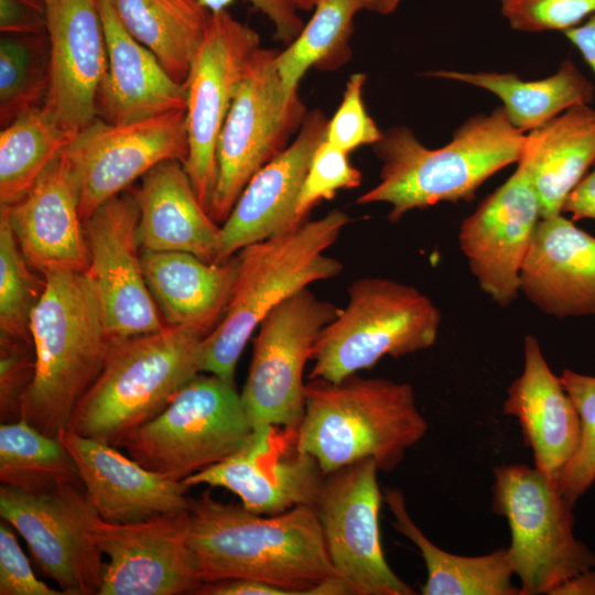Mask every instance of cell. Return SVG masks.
I'll use <instances>...</instances> for the list:
<instances>
[{"instance_id":"6da1fadb","label":"cell","mask_w":595,"mask_h":595,"mask_svg":"<svg viewBox=\"0 0 595 595\" xmlns=\"http://www.w3.org/2000/svg\"><path fill=\"white\" fill-rule=\"evenodd\" d=\"M187 540L203 583L248 578L294 595H348L314 506L264 516L205 491L191 498Z\"/></svg>"},{"instance_id":"7a4b0ae2","label":"cell","mask_w":595,"mask_h":595,"mask_svg":"<svg viewBox=\"0 0 595 595\" xmlns=\"http://www.w3.org/2000/svg\"><path fill=\"white\" fill-rule=\"evenodd\" d=\"M524 143L502 107L468 118L437 149L426 148L408 127H392L372 145L381 161L379 182L357 203L389 204L388 218L396 223L416 208L469 202L486 180L519 162Z\"/></svg>"},{"instance_id":"3957f363","label":"cell","mask_w":595,"mask_h":595,"mask_svg":"<svg viewBox=\"0 0 595 595\" xmlns=\"http://www.w3.org/2000/svg\"><path fill=\"white\" fill-rule=\"evenodd\" d=\"M43 277L44 291L30 322L35 374L22 401L21 419L57 436L68 428L115 342L86 271L51 270Z\"/></svg>"},{"instance_id":"277c9868","label":"cell","mask_w":595,"mask_h":595,"mask_svg":"<svg viewBox=\"0 0 595 595\" xmlns=\"http://www.w3.org/2000/svg\"><path fill=\"white\" fill-rule=\"evenodd\" d=\"M298 447L312 455L325 475L363 459L393 470L420 442L429 423L410 383L349 376L333 382L310 379Z\"/></svg>"},{"instance_id":"5b68a950","label":"cell","mask_w":595,"mask_h":595,"mask_svg":"<svg viewBox=\"0 0 595 595\" xmlns=\"http://www.w3.org/2000/svg\"><path fill=\"white\" fill-rule=\"evenodd\" d=\"M350 217L334 209L237 252L238 272L224 315L204 340L203 371L235 383L239 357L262 320L311 283L338 275L339 260L325 255Z\"/></svg>"},{"instance_id":"8992f818","label":"cell","mask_w":595,"mask_h":595,"mask_svg":"<svg viewBox=\"0 0 595 595\" xmlns=\"http://www.w3.org/2000/svg\"><path fill=\"white\" fill-rule=\"evenodd\" d=\"M206 337L192 327L166 325L113 343L100 375L76 404L68 429L119 447L203 371Z\"/></svg>"},{"instance_id":"52a82bcc","label":"cell","mask_w":595,"mask_h":595,"mask_svg":"<svg viewBox=\"0 0 595 595\" xmlns=\"http://www.w3.org/2000/svg\"><path fill=\"white\" fill-rule=\"evenodd\" d=\"M441 326L433 301L414 286L380 277L355 280L348 301L316 338L309 379L337 382L371 369L382 357L431 347Z\"/></svg>"},{"instance_id":"ba28073f","label":"cell","mask_w":595,"mask_h":595,"mask_svg":"<svg viewBox=\"0 0 595 595\" xmlns=\"http://www.w3.org/2000/svg\"><path fill=\"white\" fill-rule=\"evenodd\" d=\"M252 431L235 383L197 375L119 447L143 467L183 482L239 451Z\"/></svg>"},{"instance_id":"9c48e42d","label":"cell","mask_w":595,"mask_h":595,"mask_svg":"<svg viewBox=\"0 0 595 595\" xmlns=\"http://www.w3.org/2000/svg\"><path fill=\"white\" fill-rule=\"evenodd\" d=\"M573 507L536 467L494 469L491 508L508 522V555L521 595H549L566 578L595 569V553L574 533Z\"/></svg>"},{"instance_id":"30bf717a","label":"cell","mask_w":595,"mask_h":595,"mask_svg":"<svg viewBox=\"0 0 595 595\" xmlns=\"http://www.w3.org/2000/svg\"><path fill=\"white\" fill-rule=\"evenodd\" d=\"M279 50L260 47L235 94L220 130L217 178L208 213L223 224L251 177L291 142L307 113L289 96L277 67Z\"/></svg>"},{"instance_id":"8fae6325","label":"cell","mask_w":595,"mask_h":595,"mask_svg":"<svg viewBox=\"0 0 595 595\" xmlns=\"http://www.w3.org/2000/svg\"><path fill=\"white\" fill-rule=\"evenodd\" d=\"M339 310L305 288L262 320L253 338L250 368L240 393L253 429L299 425L304 413L306 361L321 331Z\"/></svg>"},{"instance_id":"7c38bea8","label":"cell","mask_w":595,"mask_h":595,"mask_svg":"<svg viewBox=\"0 0 595 595\" xmlns=\"http://www.w3.org/2000/svg\"><path fill=\"white\" fill-rule=\"evenodd\" d=\"M260 36L227 10L210 12L186 88L188 155L184 169L208 212L217 178V141L235 94L260 48Z\"/></svg>"},{"instance_id":"4fadbf2b","label":"cell","mask_w":595,"mask_h":595,"mask_svg":"<svg viewBox=\"0 0 595 595\" xmlns=\"http://www.w3.org/2000/svg\"><path fill=\"white\" fill-rule=\"evenodd\" d=\"M378 472L367 458L325 475L314 507L335 575L348 595H413L381 548Z\"/></svg>"},{"instance_id":"5bb4252c","label":"cell","mask_w":595,"mask_h":595,"mask_svg":"<svg viewBox=\"0 0 595 595\" xmlns=\"http://www.w3.org/2000/svg\"><path fill=\"white\" fill-rule=\"evenodd\" d=\"M0 516L25 540L36 569L66 595H99L102 553L90 533L98 512L83 483L31 495L1 484Z\"/></svg>"},{"instance_id":"9a60e30c","label":"cell","mask_w":595,"mask_h":595,"mask_svg":"<svg viewBox=\"0 0 595 595\" xmlns=\"http://www.w3.org/2000/svg\"><path fill=\"white\" fill-rule=\"evenodd\" d=\"M79 191L85 221L101 204L126 191L161 162L188 155L186 110L116 125L97 118L63 149Z\"/></svg>"},{"instance_id":"2e32d148","label":"cell","mask_w":595,"mask_h":595,"mask_svg":"<svg viewBox=\"0 0 595 595\" xmlns=\"http://www.w3.org/2000/svg\"><path fill=\"white\" fill-rule=\"evenodd\" d=\"M140 210L133 192H121L101 204L85 221L93 282L111 339L165 327L145 282L138 226Z\"/></svg>"},{"instance_id":"e0dca14e","label":"cell","mask_w":595,"mask_h":595,"mask_svg":"<svg viewBox=\"0 0 595 595\" xmlns=\"http://www.w3.org/2000/svg\"><path fill=\"white\" fill-rule=\"evenodd\" d=\"M190 509L136 523L96 517L90 533L107 555L99 595L193 594L203 583L188 545Z\"/></svg>"},{"instance_id":"ac0fdd59","label":"cell","mask_w":595,"mask_h":595,"mask_svg":"<svg viewBox=\"0 0 595 595\" xmlns=\"http://www.w3.org/2000/svg\"><path fill=\"white\" fill-rule=\"evenodd\" d=\"M325 474L296 444V428L253 429L245 445L182 483L223 487L251 512L273 516L299 506H314Z\"/></svg>"},{"instance_id":"d6986e66","label":"cell","mask_w":595,"mask_h":595,"mask_svg":"<svg viewBox=\"0 0 595 595\" xmlns=\"http://www.w3.org/2000/svg\"><path fill=\"white\" fill-rule=\"evenodd\" d=\"M541 219L539 196L527 173L512 175L465 217L459 248L480 290L501 307L520 292V271Z\"/></svg>"},{"instance_id":"ffe728a7","label":"cell","mask_w":595,"mask_h":595,"mask_svg":"<svg viewBox=\"0 0 595 595\" xmlns=\"http://www.w3.org/2000/svg\"><path fill=\"white\" fill-rule=\"evenodd\" d=\"M50 45L46 115L77 134L97 119V98L107 68L104 25L96 0H47Z\"/></svg>"},{"instance_id":"44dd1931","label":"cell","mask_w":595,"mask_h":595,"mask_svg":"<svg viewBox=\"0 0 595 595\" xmlns=\"http://www.w3.org/2000/svg\"><path fill=\"white\" fill-rule=\"evenodd\" d=\"M327 123L322 110L307 112L291 143L251 177L220 227L217 262L307 220L298 215V199Z\"/></svg>"},{"instance_id":"7402d4cb","label":"cell","mask_w":595,"mask_h":595,"mask_svg":"<svg viewBox=\"0 0 595 595\" xmlns=\"http://www.w3.org/2000/svg\"><path fill=\"white\" fill-rule=\"evenodd\" d=\"M57 437L78 468L85 490L100 518L136 523L190 509L188 487L152 472L108 443L68 428Z\"/></svg>"},{"instance_id":"603a6c76","label":"cell","mask_w":595,"mask_h":595,"mask_svg":"<svg viewBox=\"0 0 595 595\" xmlns=\"http://www.w3.org/2000/svg\"><path fill=\"white\" fill-rule=\"evenodd\" d=\"M6 207L18 245L32 268L42 274L88 269L79 191L61 153L22 199Z\"/></svg>"},{"instance_id":"cb8c5ba5","label":"cell","mask_w":595,"mask_h":595,"mask_svg":"<svg viewBox=\"0 0 595 595\" xmlns=\"http://www.w3.org/2000/svg\"><path fill=\"white\" fill-rule=\"evenodd\" d=\"M520 292L556 318L595 315V237L563 214L541 218L520 271Z\"/></svg>"},{"instance_id":"d4e9b609","label":"cell","mask_w":595,"mask_h":595,"mask_svg":"<svg viewBox=\"0 0 595 595\" xmlns=\"http://www.w3.org/2000/svg\"><path fill=\"white\" fill-rule=\"evenodd\" d=\"M502 412L518 420L534 467L558 485L578 445L580 418L532 335L524 336L523 370L508 387Z\"/></svg>"},{"instance_id":"484cf974","label":"cell","mask_w":595,"mask_h":595,"mask_svg":"<svg viewBox=\"0 0 595 595\" xmlns=\"http://www.w3.org/2000/svg\"><path fill=\"white\" fill-rule=\"evenodd\" d=\"M104 25L107 68L97 112L110 123H130L170 111L186 110V88L158 57L123 26L110 0H96Z\"/></svg>"},{"instance_id":"4316f807","label":"cell","mask_w":595,"mask_h":595,"mask_svg":"<svg viewBox=\"0 0 595 595\" xmlns=\"http://www.w3.org/2000/svg\"><path fill=\"white\" fill-rule=\"evenodd\" d=\"M133 193L142 250L183 251L217 262L220 227L199 203L182 162L159 163Z\"/></svg>"},{"instance_id":"83f0119b","label":"cell","mask_w":595,"mask_h":595,"mask_svg":"<svg viewBox=\"0 0 595 595\" xmlns=\"http://www.w3.org/2000/svg\"><path fill=\"white\" fill-rule=\"evenodd\" d=\"M148 288L167 325L187 326L207 336L220 322L238 272L237 253L207 262L183 251L142 250Z\"/></svg>"},{"instance_id":"f1b7e54d","label":"cell","mask_w":595,"mask_h":595,"mask_svg":"<svg viewBox=\"0 0 595 595\" xmlns=\"http://www.w3.org/2000/svg\"><path fill=\"white\" fill-rule=\"evenodd\" d=\"M594 163L595 113L587 105L529 131L518 165L539 196L541 218L562 214L566 197Z\"/></svg>"},{"instance_id":"f546056e","label":"cell","mask_w":595,"mask_h":595,"mask_svg":"<svg viewBox=\"0 0 595 595\" xmlns=\"http://www.w3.org/2000/svg\"><path fill=\"white\" fill-rule=\"evenodd\" d=\"M382 496L393 517L394 530L413 542L424 560L423 595H521L520 587L512 583L515 574L507 548L478 556L444 551L413 522L400 489L386 488Z\"/></svg>"},{"instance_id":"4dcf8cb0","label":"cell","mask_w":595,"mask_h":595,"mask_svg":"<svg viewBox=\"0 0 595 595\" xmlns=\"http://www.w3.org/2000/svg\"><path fill=\"white\" fill-rule=\"evenodd\" d=\"M429 76L463 82L498 96L509 122L518 130L531 131L571 107L587 105L594 86L576 65L564 61L558 72L539 80H522L513 73L435 71Z\"/></svg>"},{"instance_id":"1f68e13d","label":"cell","mask_w":595,"mask_h":595,"mask_svg":"<svg viewBox=\"0 0 595 595\" xmlns=\"http://www.w3.org/2000/svg\"><path fill=\"white\" fill-rule=\"evenodd\" d=\"M127 31L184 84L210 12L199 0H110Z\"/></svg>"},{"instance_id":"d6a6232c","label":"cell","mask_w":595,"mask_h":595,"mask_svg":"<svg viewBox=\"0 0 595 595\" xmlns=\"http://www.w3.org/2000/svg\"><path fill=\"white\" fill-rule=\"evenodd\" d=\"M389 0H317L300 34L279 51L277 67L284 90L298 94L304 74L314 66L333 68L348 57L355 15L364 10L387 14Z\"/></svg>"},{"instance_id":"836d02e7","label":"cell","mask_w":595,"mask_h":595,"mask_svg":"<svg viewBox=\"0 0 595 595\" xmlns=\"http://www.w3.org/2000/svg\"><path fill=\"white\" fill-rule=\"evenodd\" d=\"M0 480L2 485L31 495L83 483L63 442L22 419L0 425Z\"/></svg>"},{"instance_id":"e575fe53","label":"cell","mask_w":595,"mask_h":595,"mask_svg":"<svg viewBox=\"0 0 595 595\" xmlns=\"http://www.w3.org/2000/svg\"><path fill=\"white\" fill-rule=\"evenodd\" d=\"M43 106L30 109L0 133V204L11 206L33 187L43 171L75 138Z\"/></svg>"},{"instance_id":"d590c367","label":"cell","mask_w":595,"mask_h":595,"mask_svg":"<svg viewBox=\"0 0 595 595\" xmlns=\"http://www.w3.org/2000/svg\"><path fill=\"white\" fill-rule=\"evenodd\" d=\"M50 80V45L44 34H4L0 41V122L43 106Z\"/></svg>"},{"instance_id":"8d00e7d4","label":"cell","mask_w":595,"mask_h":595,"mask_svg":"<svg viewBox=\"0 0 595 595\" xmlns=\"http://www.w3.org/2000/svg\"><path fill=\"white\" fill-rule=\"evenodd\" d=\"M40 281L25 260L6 206L0 210V337L32 342L31 314L42 296Z\"/></svg>"},{"instance_id":"74e56055","label":"cell","mask_w":595,"mask_h":595,"mask_svg":"<svg viewBox=\"0 0 595 595\" xmlns=\"http://www.w3.org/2000/svg\"><path fill=\"white\" fill-rule=\"evenodd\" d=\"M560 378L578 413L580 441L556 486L574 506L595 483V376L564 369Z\"/></svg>"},{"instance_id":"f35d334b","label":"cell","mask_w":595,"mask_h":595,"mask_svg":"<svg viewBox=\"0 0 595 595\" xmlns=\"http://www.w3.org/2000/svg\"><path fill=\"white\" fill-rule=\"evenodd\" d=\"M348 154L325 139L316 148L298 199L301 218L306 219L316 204L334 198L337 191L360 185L361 173L350 163Z\"/></svg>"},{"instance_id":"ab89813d","label":"cell","mask_w":595,"mask_h":595,"mask_svg":"<svg viewBox=\"0 0 595 595\" xmlns=\"http://www.w3.org/2000/svg\"><path fill=\"white\" fill-rule=\"evenodd\" d=\"M500 11L516 31L564 32L595 12V0H500Z\"/></svg>"},{"instance_id":"60d3db41","label":"cell","mask_w":595,"mask_h":595,"mask_svg":"<svg viewBox=\"0 0 595 595\" xmlns=\"http://www.w3.org/2000/svg\"><path fill=\"white\" fill-rule=\"evenodd\" d=\"M366 79L363 73L348 78L342 101L328 119L325 140L347 153L363 145H374L382 137L363 100Z\"/></svg>"},{"instance_id":"b9f144b4","label":"cell","mask_w":595,"mask_h":595,"mask_svg":"<svg viewBox=\"0 0 595 595\" xmlns=\"http://www.w3.org/2000/svg\"><path fill=\"white\" fill-rule=\"evenodd\" d=\"M35 374L33 343L0 337V421L21 420L23 398Z\"/></svg>"},{"instance_id":"7bdbcfd3","label":"cell","mask_w":595,"mask_h":595,"mask_svg":"<svg viewBox=\"0 0 595 595\" xmlns=\"http://www.w3.org/2000/svg\"><path fill=\"white\" fill-rule=\"evenodd\" d=\"M12 526L0 522V594L1 595H61L40 581L23 553Z\"/></svg>"},{"instance_id":"ee69618b","label":"cell","mask_w":595,"mask_h":595,"mask_svg":"<svg viewBox=\"0 0 595 595\" xmlns=\"http://www.w3.org/2000/svg\"><path fill=\"white\" fill-rule=\"evenodd\" d=\"M209 11L226 10L236 0H199ZM260 10L273 24L274 36L288 45L300 34L305 22L301 18L295 0H246Z\"/></svg>"},{"instance_id":"f6af8a7d","label":"cell","mask_w":595,"mask_h":595,"mask_svg":"<svg viewBox=\"0 0 595 595\" xmlns=\"http://www.w3.org/2000/svg\"><path fill=\"white\" fill-rule=\"evenodd\" d=\"M44 0H0V31L4 34L37 35L46 33Z\"/></svg>"},{"instance_id":"bcb514c9","label":"cell","mask_w":595,"mask_h":595,"mask_svg":"<svg viewBox=\"0 0 595 595\" xmlns=\"http://www.w3.org/2000/svg\"><path fill=\"white\" fill-rule=\"evenodd\" d=\"M195 595H294L292 591L270 583L248 580L228 578L201 584Z\"/></svg>"},{"instance_id":"7dc6e473","label":"cell","mask_w":595,"mask_h":595,"mask_svg":"<svg viewBox=\"0 0 595 595\" xmlns=\"http://www.w3.org/2000/svg\"><path fill=\"white\" fill-rule=\"evenodd\" d=\"M563 213H569L573 221L595 220V167L569 194L563 204Z\"/></svg>"},{"instance_id":"c3c4849f","label":"cell","mask_w":595,"mask_h":595,"mask_svg":"<svg viewBox=\"0 0 595 595\" xmlns=\"http://www.w3.org/2000/svg\"><path fill=\"white\" fill-rule=\"evenodd\" d=\"M564 34L595 73V12L582 24L564 31Z\"/></svg>"},{"instance_id":"681fc988","label":"cell","mask_w":595,"mask_h":595,"mask_svg":"<svg viewBox=\"0 0 595 595\" xmlns=\"http://www.w3.org/2000/svg\"><path fill=\"white\" fill-rule=\"evenodd\" d=\"M549 595H595V569L585 570L566 578Z\"/></svg>"},{"instance_id":"f907efd6","label":"cell","mask_w":595,"mask_h":595,"mask_svg":"<svg viewBox=\"0 0 595 595\" xmlns=\"http://www.w3.org/2000/svg\"><path fill=\"white\" fill-rule=\"evenodd\" d=\"M301 11H313L317 0H295Z\"/></svg>"},{"instance_id":"816d5d0a","label":"cell","mask_w":595,"mask_h":595,"mask_svg":"<svg viewBox=\"0 0 595 595\" xmlns=\"http://www.w3.org/2000/svg\"><path fill=\"white\" fill-rule=\"evenodd\" d=\"M401 1L402 0H389L388 8H387V14H390V13L394 12Z\"/></svg>"},{"instance_id":"f5cc1de1","label":"cell","mask_w":595,"mask_h":595,"mask_svg":"<svg viewBox=\"0 0 595 595\" xmlns=\"http://www.w3.org/2000/svg\"><path fill=\"white\" fill-rule=\"evenodd\" d=\"M45 2H47V0H44Z\"/></svg>"}]
</instances>
